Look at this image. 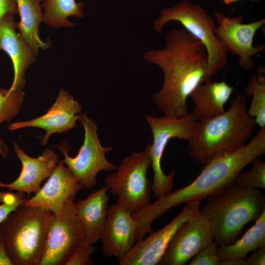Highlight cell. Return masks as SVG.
Here are the masks:
<instances>
[{
	"mask_svg": "<svg viewBox=\"0 0 265 265\" xmlns=\"http://www.w3.org/2000/svg\"><path fill=\"white\" fill-rule=\"evenodd\" d=\"M7 13L18 14L16 0H0V21Z\"/></svg>",
	"mask_w": 265,
	"mask_h": 265,
	"instance_id": "cell-31",
	"label": "cell"
},
{
	"mask_svg": "<svg viewBox=\"0 0 265 265\" xmlns=\"http://www.w3.org/2000/svg\"><path fill=\"white\" fill-rule=\"evenodd\" d=\"M25 93L22 90L9 91L0 88V126L11 121L20 111Z\"/></svg>",
	"mask_w": 265,
	"mask_h": 265,
	"instance_id": "cell-25",
	"label": "cell"
},
{
	"mask_svg": "<svg viewBox=\"0 0 265 265\" xmlns=\"http://www.w3.org/2000/svg\"><path fill=\"white\" fill-rule=\"evenodd\" d=\"M108 190L105 186L75 203V212L82 228L83 241L89 244L101 238L107 215Z\"/></svg>",
	"mask_w": 265,
	"mask_h": 265,
	"instance_id": "cell-19",
	"label": "cell"
},
{
	"mask_svg": "<svg viewBox=\"0 0 265 265\" xmlns=\"http://www.w3.org/2000/svg\"><path fill=\"white\" fill-rule=\"evenodd\" d=\"M43 22L48 26L58 28L71 27L75 24L68 20L70 16L82 18L84 4L75 0H43Z\"/></svg>",
	"mask_w": 265,
	"mask_h": 265,
	"instance_id": "cell-23",
	"label": "cell"
},
{
	"mask_svg": "<svg viewBox=\"0 0 265 265\" xmlns=\"http://www.w3.org/2000/svg\"><path fill=\"white\" fill-rule=\"evenodd\" d=\"M265 153V134L258 131L241 148L218 157L203 165L200 174L189 185L179 188L147 207L132 212L138 221L136 240L152 232L153 222L173 207L200 201L234 184L237 175Z\"/></svg>",
	"mask_w": 265,
	"mask_h": 265,
	"instance_id": "cell-2",
	"label": "cell"
},
{
	"mask_svg": "<svg viewBox=\"0 0 265 265\" xmlns=\"http://www.w3.org/2000/svg\"><path fill=\"white\" fill-rule=\"evenodd\" d=\"M43 0H16L20 21L17 23V28L25 41L37 55L40 49L50 47L40 38L39 27L43 21L42 5Z\"/></svg>",
	"mask_w": 265,
	"mask_h": 265,
	"instance_id": "cell-21",
	"label": "cell"
},
{
	"mask_svg": "<svg viewBox=\"0 0 265 265\" xmlns=\"http://www.w3.org/2000/svg\"><path fill=\"white\" fill-rule=\"evenodd\" d=\"M8 147L4 141L0 139V156L3 158H6L8 156Z\"/></svg>",
	"mask_w": 265,
	"mask_h": 265,
	"instance_id": "cell-34",
	"label": "cell"
},
{
	"mask_svg": "<svg viewBox=\"0 0 265 265\" xmlns=\"http://www.w3.org/2000/svg\"><path fill=\"white\" fill-rule=\"evenodd\" d=\"M249 170L241 171L236 177L234 183L250 188H265V163L260 158L253 162Z\"/></svg>",
	"mask_w": 265,
	"mask_h": 265,
	"instance_id": "cell-26",
	"label": "cell"
},
{
	"mask_svg": "<svg viewBox=\"0 0 265 265\" xmlns=\"http://www.w3.org/2000/svg\"><path fill=\"white\" fill-rule=\"evenodd\" d=\"M16 196V193L11 192H0V203H4L14 199Z\"/></svg>",
	"mask_w": 265,
	"mask_h": 265,
	"instance_id": "cell-33",
	"label": "cell"
},
{
	"mask_svg": "<svg viewBox=\"0 0 265 265\" xmlns=\"http://www.w3.org/2000/svg\"><path fill=\"white\" fill-rule=\"evenodd\" d=\"M138 224L132 212L117 203L108 207L100 238L104 255L120 262L136 241Z\"/></svg>",
	"mask_w": 265,
	"mask_h": 265,
	"instance_id": "cell-15",
	"label": "cell"
},
{
	"mask_svg": "<svg viewBox=\"0 0 265 265\" xmlns=\"http://www.w3.org/2000/svg\"><path fill=\"white\" fill-rule=\"evenodd\" d=\"M83 187L62 160L59 161L47 182L42 187L23 204L38 207L59 214L64 204L71 198H75Z\"/></svg>",
	"mask_w": 265,
	"mask_h": 265,
	"instance_id": "cell-16",
	"label": "cell"
},
{
	"mask_svg": "<svg viewBox=\"0 0 265 265\" xmlns=\"http://www.w3.org/2000/svg\"><path fill=\"white\" fill-rule=\"evenodd\" d=\"M247 96L238 93L227 110L212 118L197 121L187 151L196 162L204 165L221 155L236 151L247 143L257 126L246 108Z\"/></svg>",
	"mask_w": 265,
	"mask_h": 265,
	"instance_id": "cell-3",
	"label": "cell"
},
{
	"mask_svg": "<svg viewBox=\"0 0 265 265\" xmlns=\"http://www.w3.org/2000/svg\"><path fill=\"white\" fill-rule=\"evenodd\" d=\"M200 203L193 201L186 203L183 210L168 224L157 232H150L147 238L137 240L119 262V265H159L177 230L199 212Z\"/></svg>",
	"mask_w": 265,
	"mask_h": 265,
	"instance_id": "cell-12",
	"label": "cell"
},
{
	"mask_svg": "<svg viewBox=\"0 0 265 265\" xmlns=\"http://www.w3.org/2000/svg\"><path fill=\"white\" fill-rule=\"evenodd\" d=\"M233 91L225 81L210 80L201 83L189 96L194 105L192 113L197 121H202L223 113Z\"/></svg>",
	"mask_w": 265,
	"mask_h": 265,
	"instance_id": "cell-20",
	"label": "cell"
},
{
	"mask_svg": "<svg viewBox=\"0 0 265 265\" xmlns=\"http://www.w3.org/2000/svg\"><path fill=\"white\" fill-rule=\"evenodd\" d=\"M53 214L23 203L0 223V232L14 265H39Z\"/></svg>",
	"mask_w": 265,
	"mask_h": 265,
	"instance_id": "cell-5",
	"label": "cell"
},
{
	"mask_svg": "<svg viewBox=\"0 0 265 265\" xmlns=\"http://www.w3.org/2000/svg\"><path fill=\"white\" fill-rule=\"evenodd\" d=\"M14 152L20 160L22 168L19 177L13 182H0V187L26 193H36L41 188L43 181L49 178L59 162L58 157L50 148H46L38 158L26 155L15 142H13Z\"/></svg>",
	"mask_w": 265,
	"mask_h": 265,
	"instance_id": "cell-17",
	"label": "cell"
},
{
	"mask_svg": "<svg viewBox=\"0 0 265 265\" xmlns=\"http://www.w3.org/2000/svg\"><path fill=\"white\" fill-rule=\"evenodd\" d=\"M214 17L217 24L215 33L228 52L238 56V63L243 70L249 71L254 66L252 57L265 51L263 44L254 46L253 38L257 31L265 24V19L252 23H242L244 15L230 17L215 11Z\"/></svg>",
	"mask_w": 265,
	"mask_h": 265,
	"instance_id": "cell-11",
	"label": "cell"
},
{
	"mask_svg": "<svg viewBox=\"0 0 265 265\" xmlns=\"http://www.w3.org/2000/svg\"><path fill=\"white\" fill-rule=\"evenodd\" d=\"M0 265H13L10 260L0 232Z\"/></svg>",
	"mask_w": 265,
	"mask_h": 265,
	"instance_id": "cell-32",
	"label": "cell"
},
{
	"mask_svg": "<svg viewBox=\"0 0 265 265\" xmlns=\"http://www.w3.org/2000/svg\"><path fill=\"white\" fill-rule=\"evenodd\" d=\"M16 28L17 22L11 13L5 14L0 21V50L8 55L13 66V80L8 89L11 92L24 87L26 71L35 61L36 56Z\"/></svg>",
	"mask_w": 265,
	"mask_h": 265,
	"instance_id": "cell-18",
	"label": "cell"
},
{
	"mask_svg": "<svg viewBox=\"0 0 265 265\" xmlns=\"http://www.w3.org/2000/svg\"><path fill=\"white\" fill-rule=\"evenodd\" d=\"M146 120L153 134L150 150L154 172L152 191L156 197L160 198L172 191L175 175L174 170L166 175L162 169L161 160L166 146L173 138L189 140L195 131L197 120L192 113L179 118L148 115Z\"/></svg>",
	"mask_w": 265,
	"mask_h": 265,
	"instance_id": "cell-8",
	"label": "cell"
},
{
	"mask_svg": "<svg viewBox=\"0 0 265 265\" xmlns=\"http://www.w3.org/2000/svg\"><path fill=\"white\" fill-rule=\"evenodd\" d=\"M150 150L149 143L144 151L125 157L116 172L104 180L105 186L117 196V203L132 212L151 203L152 182L147 178L151 164Z\"/></svg>",
	"mask_w": 265,
	"mask_h": 265,
	"instance_id": "cell-7",
	"label": "cell"
},
{
	"mask_svg": "<svg viewBox=\"0 0 265 265\" xmlns=\"http://www.w3.org/2000/svg\"><path fill=\"white\" fill-rule=\"evenodd\" d=\"M144 58L162 71V86L153 99L164 115L179 118L188 114L187 99L202 83L207 68L204 45L184 28L173 29L166 35L164 47L146 52Z\"/></svg>",
	"mask_w": 265,
	"mask_h": 265,
	"instance_id": "cell-1",
	"label": "cell"
},
{
	"mask_svg": "<svg viewBox=\"0 0 265 265\" xmlns=\"http://www.w3.org/2000/svg\"><path fill=\"white\" fill-rule=\"evenodd\" d=\"M94 249L93 244H89L83 240L65 265H92L91 256Z\"/></svg>",
	"mask_w": 265,
	"mask_h": 265,
	"instance_id": "cell-28",
	"label": "cell"
},
{
	"mask_svg": "<svg viewBox=\"0 0 265 265\" xmlns=\"http://www.w3.org/2000/svg\"><path fill=\"white\" fill-rule=\"evenodd\" d=\"M213 238L208 221L199 212L177 230L159 265H186Z\"/></svg>",
	"mask_w": 265,
	"mask_h": 265,
	"instance_id": "cell-13",
	"label": "cell"
},
{
	"mask_svg": "<svg viewBox=\"0 0 265 265\" xmlns=\"http://www.w3.org/2000/svg\"><path fill=\"white\" fill-rule=\"evenodd\" d=\"M263 247H265V210L240 238L233 243L218 246L217 254L220 261L245 259L249 253Z\"/></svg>",
	"mask_w": 265,
	"mask_h": 265,
	"instance_id": "cell-22",
	"label": "cell"
},
{
	"mask_svg": "<svg viewBox=\"0 0 265 265\" xmlns=\"http://www.w3.org/2000/svg\"><path fill=\"white\" fill-rule=\"evenodd\" d=\"M79 121L83 127L84 135L78 155L74 158L69 156V146L66 142L55 147L63 153L64 157L63 162L82 186L90 189L96 185V177L99 172L115 171L117 167L106 159V154L111 151L112 148L101 145L95 122L85 114H81Z\"/></svg>",
	"mask_w": 265,
	"mask_h": 265,
	"instance_id": "cell-9",
	"label": "cell"
},
{
	"mask_svg": "<svg viewBox=\"0 0 265 265\" xmlns=\"http://www.w3.org/2000/svg\"><path fill=\"white\" fill-rule=\"evenodd\" d=\"M252 252L250 257L245 259L246 265H265V247L258 248Z\"/></svg>",
	"mask_w": 265,
	"mask_h": 265,
	"instance_id": "cell-30",
	"label": "cell"
},
{
	"mask_svg": "<svg viewBox=\"0 0 265 265\" xmlns=\"http://www.w3.org/2000/svg\"><path fill=\"white\" fill-rule=\"evenodd\" d=\"M218 246L213 240L200 250L189 262V265H221L217 254Z\"/></svg>",
	"mask_w": 265,
	"mask_h": 265,
	"instance_id": "cell-27",
	"label": "cell"
},
{
	"mask_svg": "<svg viewBox=\"0 0 265 265\" xmlns=\"http://www.w3.org/2000/svg\"><path fill=\"white\" fill-rule=\"evenodd\" d=\"M81 108L79 102L69 92L61 89L54 103L44 115L28 121L11 123L8 129L11 131L26 127L42 129L46 133L41 143L46 145L53 134L67 132L76 127L81 114Z\"/></svg>",
	"mask_w": 265,
	"mask_h": 265,
	"instance_id": "cell-14",
	"label": "cell"
},
{
	"mask_svg": "<svg viewBox=\"0 0 265 265\" xmlns=\"http://www.w3.org/2000/svg\"><path fill=\"white\" fill-rule=\"evenodd\" d=\"M247 97L252 96L247 109L249 114L255 119L260 128L265 127V76L263 70L254 74L250 79L244 91Z\"/></svg>",
	"mask_w": 265,
	"mask_h": 265,
	"instance_id": "cell-24",
	"label": "cell"
},
{
	"mask_svg": "<svg viewBox=\"0 0 265 265\" xmlns=\"http://www.w3.org/2000/svg\"><path fill=\"white\" fill-rule=\"evenodd\" d=\"M181 24L184 29L198 39L205 46L208 55L206 74L201 83L222 70L228 64V51L215 33L216 22L202 6L194 4L188 0L162 9L154 22V28L161 33L168 22Z\"/></svg>",
	"mask_w": 265,
	"mask_h": 265,
	"instance_id": "cell-6",
	"label": "cell"
},
{
	"mask_svg": "<svg viewBox=\"0 0 265 265\" xmlns=\"http://www.w3.org/2000/svg\"><path fill=\"white\" fill-rule=\"evenodd\" d=\"M223 2L227 5H229L233 2H236L239 0H222Z\"/></svg>",
	"mask_w": 265,
	"mask_h": 265,
	"instance_id": "cell-35",
	"label": "cell"
},
{
	"mask_svg": "<svg viewBox=\"0 0 265 265\" xmlns=\"http://www.w3.org/2000/svg\"><path fill=\"white\" fill-rule=\"evenodd\" d=\"M75 198L63 205L51 221L43 255L39 265L66 264L83 240L82 228L75 210Z\"/></svg>",
	"mask_w": 265,
	"mask_h": 265,
	"instance_id": "cell-10",
	"label": "cell"
},
{
	"mask_svg": "<svg viewBox=\"0 0 265 265\" xmlns=\"http://www.w3.org/2000/svg\"><path fill=\"white\" fill-rule=\"evenodd\" d=\"M25 193L18 191L16 197L7 202L2 203L0 205V223L19 205L23 204L26 199L24 198Z\"/></svg>",
	"mask_w": 265,
	"mask_h": 265,
	"instance_id": "cell-29",
	"label": "cell"
},
{
	"mask_svg": "<svg viewBox=\"0 0 265 265\" xmlns=\"http://www.w3.org/2000/svg\"><path fill=\"white\" fill-rule=\"evenodd\" d=\"M250 0L251 1H258L259 0Z\"/></svg>",
	"mask_w": 265,
	"mask_h": 265,
	"instance_id": "cell-36",
	"label": "cell"
},
{
	"mask_svg": "<svg viewBox=\"0 0 265 265\" xmlns=\"http://www.w3.org/2000/svg\"><path fill=\"white\" fill-rule=\"evenodd\" d=\"M207 198L199 213L208 221L218 246L235 242L245 225L265 210V196L259 188L234 183Z\"/></svg>",
	"mask_w": 265,
	"mask_h": 265,
	"instance_id": "cell-4",
	"label": "cell"
}]
</instances>
